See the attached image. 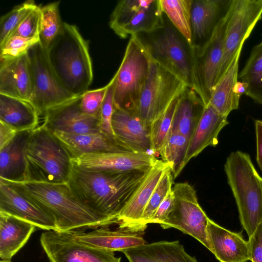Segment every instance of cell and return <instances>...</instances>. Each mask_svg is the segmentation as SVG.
<instances>
[{"label": "cell", "instance_id": "cell-44", "mask_svg": "<svg viewBox=\"0 0 262 262\" xmlns=\"http://www.w3.org/2000/svg\"><path fill=\"white\" fill-rule=\"evenodd\" d=\"M174 203V195L171 190L161 203L155 214L150 221V223L161 224L167 218L171 211Z\"/></svg>", "mask_w": 262, "mask_h": 262}, {"label": "cell", "instance_id": "cell-24", "mask_svg": "<svg viewBox=\"0 0 262 262\" xmlns=\"http://www.w3.org/2000/svg\"><path fill=\"white\" fill-rule=\"evenodd\" d=\"M228 123L227 116L220 115L209 105H205L189 141L184 165L207 147L215 146L220 132Z\"/></svg>", "mask_w": 262, "mask_h": 262}, {"label": "cell", "instance_id": "cell-17", "mask_svg": "<svg viewBox=\"0 0 262 262\" xmlns=\"http://www.w3.org/2000/svg\"><path fill=\"white\" fill-rule=\"evenodd\" d=\"M80 96L49 110L42 125L52 132L82 134L101 132L100 118L84 114L80 107Z\"/></svg>", "mask_w": 262, "mask_h": 262}, {"label": "cell", "instance_id": "cell-29", "mask_svg": "<svg viewBox=\"0 0 262 262\" xmlns=\"http://www.w3.org/2000/svg\"><path fill=\"white\" fill-rule=\"evenodd\" d=\"M39 116L38 112L30 102L0 94V121L17 132L36 128Z\"/></svg>", "mask_w": 262, "mask_h": 262}, {"label": "cell", "instance_id": "cell-16", "mask_svg": "<svg viewBox=\"0 0 262 262\" xmlns=\"http://www.w3.org/2000/svg\"><path fill=\"white\" fill-rule=\"evenodd\" d=\"M157 160L149 153L99 152L84 154L73 159V162L88 169L121 172L148 170Z\"/></svg>", "mask_w": 262, "mask_h": 262}, {"label": "cell", "instance_id": "cell-34", "mask_svg": "<svg viewBox=\"0 0 262 262\" xmlns=\"http://www.w3.org/2000/svg\"><path fill=\"white\" fill-rule=\"evenodd\" d=\"M189 141L184 136L171 133L168 139L159 151L162 161L169 163L174 179L181 173L184 167V160Z\"/></svg>", "mask_w": 262, "mask_h": 262}, {"label": "cell", "instance_id": "cell-36", "mask_svg": "<svg viewBox=\"0 0 262 262\" xmlns=\"http://www.w3.org/2000/svg\"><path fill=\"white\" fill-rule=\"evenodd\" d=\"M181 95L174 99L162 116L150 125V151L153 152H159L171 134L174 112Z\"/></svg>", "mask_w": 262, "mask_h": 262}, {"label": "cell", "instance_id": "cell-40", "mask_svg": "<svg viewBox=\"0 0 262 262\" xmlns=\"http://www.w3.org/2000/svg\"><path fill=\"white\" fill-rule=\"evenodd\" d=\"M41 21L40 7L36 5L24 18L9 37L18 36L28 38H39Z\"/></svg>", "mask_w": 262, "mask_h": 262}, {"label": "cell", "instance_id": "cell-14", "mask_svg": "<svg viewBox=\"0 0 262 262\" xmlns=\"http://www.w3.org/2000/svg\"><path fill=\"white\" fill-rule=\"evenodd\" d=\"M40 243L50 262H121L114 251L80 244L68 232L46 231Z\"/></svg>", "mask_w": 262, "mask_h": 262}, {"label": "cell", "instance_id": "cell-26", "mask_svg": "<svg viewBox=\"0 0 262 262\" xmlns=\"http://www.w3.org/2000/svg\"><path fill=\"white\" fill-rule=\"evenodd\" d=\"M53 133L67 149L73 159L90 153L130 151L119 144L114 137L101 132L82 134L60 132Z\"/></svg>", "mask_w": 262, "mask_h": 262}, {"label": "cell", "instance_id": "cell-37", "mask_svg": "<svg viewBox=\"0 0 262 262\" xmlns=\"http://www.w3.org/2000/svg\"><path fill=\"white\" fill-rule=\"evenodd\" d=\"M174 179L170 167L164 173L145 207L141 223L144 230L161 203L171 190Z\"/></svg>", "mask_w": 262, "mask_h": 262}, {"label": "cell", "instance_id": "cell-6", "mask_svg": "<svg viewBox=\"0 0 262 262\" xmlns=\"http://www.w3.org/2000/svg\"><path fill=\"white\" fill-rule=\"evenodd\" d=\"M150 57L138 35L130 36L120 66L113 76L114 107L135 112L145 84Z\"/></svg>", "mask_w": 262, "mask_h": 262}, {"label": "cell", "instance_id": "cell-42", "mask_svg": "<svg viewBox=\"0 0 262 262\" xmlns=\"http://www.w3.org/2000/svg\"><path fill=\"white\" fill-rule=\"evenodd\" d=\"M107 85L96 90H88L80 96V107L85 114L100 118L101 105Z\"/></svg>", "mask_w": 262, "mask_h": 262}, {"label": "cell", "instance_id": "cell-27", "mask_svg": "<svg viewBox=\"0 0 262 262\" xmlns=\"http://www.w3.org/2000/svg\"><path fill=\"white\" fill-rule=\"evenodd\" d=\"M32 224L0 212V258L11 260L35 230Z\"/></svg>", "mask_w": 262, "mask_h": 262}, {"label": "cell", "instance_id": "cell-10", "mask_svg": "<svg viewBox=\"0 0 262 262\" xmlns=\"http://www.w3.org/2000/svg\"><path fill=\"white\" fill-rule=\"evenodd\" d=\"M261 18L262 0L232 1L226 15L223 54L217 82L226 72L238 50L243 46Z\"/></svg>", "mask_w": 262, "mask_h": 262}, {"label": "cell", "instance_id": "cell-1", "mask_svg": "<svg viewBox=\"0 0 262 262\" xmlns=\"http://www.w3.org/2000/svg\"><path fill=\"white\" fill-rule=\"evenodd\" d=\"M149 169L105 172L85 168L73 162L67 183L73 195L80 202L111 225L117 223L120 212Z\"/></svg>", "mask_w": 262, "mask_h": 262}, {"label": "cell", "instance_id": "cell-41", "mask_svg": "<svg viewBox=\"0 0 262 262\" xmlns=\"http://www.w3.org/2000/svg\"><path fill=\"white\" fill-rule=\"evenodd\" d=\"M107 85L106 92L100 110L99 126L101 133L114 137L112 127V117L114 110L113 78Z\"/></svg>", "mask_w": 262, "mask_h": 262}, {"label": "cell", "instance_id": "cell-43", "mask_svg": "<svg viewBox=\"0 0 262 262\" xmlns=\"http://www.w3.org/2000/svg\"><path fill=\"white\" fill-rule=\"evenodd\" d=\"M250 260L262 262V222L257 226L253 233L249 237Z\"/></svg>", "mask_w": 262, "mask_h": 262}, {"label": "cell", "instance_id": "cell-45", "mask_svg": "<svg viewBox=\"0 0 262 262\" xmlns=\"http://www.w3.org/2000/svg\"><path fill=\"white\" fill-rule=\"evenodd\" d=\"M17 133L10 126L0 121V149L8 145Z\"/></svg>", "mask_w": 262, "mask_h": 262}, {"label": "cell", "instance_id": "cell-48", "mask_svg": "<svg viewBox=\"0 0 262 262\" xmlns=\"http://www.w3.org/2000/svg\"><path fill=\"white\" fill-rule=\"evenodd\" d=\"M0 262H11V260H1Z\"/></svg>", "mask_w": 262, "mask_h": 262}, {"label": "cell", "instance_id": "cell-4", "mask_svg": "<svg viewBox=\"0 0 262 262\" xmlns=\"http://www.w3.org/2000/svg\"><path fill=\"white\" fill-rule=\"evenodd\" d=\"M25 160V181L67 183L73 166V158L67 149L42 125L31 132Z\"/></svg>", "mask_w": 262, "mask_h": 262}, {"label": "cell", "instance_id": "cell-39", "mask_svg": "<svg viewBox=\"0 0 262 262\" xmlns=\"http://www.w3.org/2000/svg\"><path fill=\"white\" fill-rule=\"evenodd\" d=\"M39 41V38H28L18 36L9 37L0 47V61L15 58L27 53Z\"/></svg>", "mask_w": 262, "mask_h": 262}, {"label": "cell", "instance_id": "cell-19", "mask_svg": "<svg viewBox=\"0 0 262 262\" xmlns=\"http://www.w3.org/2000/svg\"><path fill=\"white\" fill-rule=\"evenodd\" d=\"M0 212L28 222L42 230L57 231L55 223L50 216L1 179Z\"/></svg>", "mask_w": 262, "mask_h": 262}, {"label": "cell", "instance_id": "cell-7", "mask_svg": "<svg viewBox=\"0 0 262 262\" xmlns=\"http://www.w3.org/2000/svg\"><path fill=\"white\" fill-rule=\"evenodd\" d=\"M187 86L178 76L150 57L148 74L136 113L150 126Z\"/></svg>", "mask_w": 262, "mask_h": 262}, {"label": "cell", "instance_id": "cell-47", "mask_svg": "<svg viewBox=\"0 0 262 262\" xmlns=\"http://www.w3.org/2000/svg\"><path fill=\"white\" fill-rule=\"evenodd\" d=\"M248 84L242 81H237L234 86V92L241 97L243 94H246L248 89Z\"/></svg>", "mask_w": 262, "mask_h": 262}, {"label": "cell", "instance_id": "cell-2", "mask_svg": "<svg viewBox=\"0 0 262 262\" xmlns=\"http://www.w3.org/2000/svg\"><path fill=\"white\" fill-rule=\"evenodd\" d=\"M3 180L50 216L57 232L110 226L73 195L67 183Z\"/></svg>", "mask_w": 262, "mask_h": 262}, {"label": "cell", "instance_id": "cell-28", "mask_svg": "<svg viewBox=\"0 0 262 262\" xmlns=\"http://www.w3.org/2000/svg\"><path fill=\"white\" fill-rule=\"evenodd\" d=\"M241 47L236 53L227 71L215 84L208 105L221 115L227 116L239 106L240 97L234 92L238 81L239 59Z\"/></svg>", "mask_w": 262, "mask_h": 262}, {"label": "cell", "instance_id": "cell-33", "mask_svg": "<svg viewBox=\"0 0 262 262\" xmlns=\"http://www.w3.org/2000/svg\"><path fill=\"white\" fill-rule=\"evenodd\" d=\"M162 11L191 46L192 43L191 11L193 0H159Z\"/></svg>", "mask_w": 262, "mask_h": 262}, {"label": "cell", "instance_id": "cell-13", "mask_svg": "<svg viewBox=\"0 0 262 262\" xmlns=\"http://www.w3.org/2000/svg\"><path fill=\"white\" fill-rule=\"evenodd\" d=\"M160 33L149 42H143L149 56L191 86V57L187 48L177 30L164 26Z\"/></svg>", "mask_w": 262, "mask_h": 262}, {"label": "cell", "instance_id": "cell-12", "mask_svg": "<svg viewBox=\"0 0 262 262\" xmlns=\"http://www.w3.org/2000/svg\"><path fill=\"white\" fill-rule=\"evenodd\" d=\"M172 191V208L160 226L163 229L177 228L196 238L210 251L206 231L209 218L200 205L195 189L183 182L175 184Z\"/></svg>", "mask_w": 262, "mask_h": 262}, {"label": "cell", "instance_id": "cell-5", "mask_svg": "<svg viewBox=\"0 0 262 262\" xmlns=\"http://www.w3.org/2000/svg\"><path fill=\"white\" fill-rule=\"evenodd\" d=\"M224 169L241 224L250 237L262 222V178L249 155L239 150L229 155Z\"/></svg>", "mask_w": 262, "mask_h": 262}, {"label": "cell", "instance_id": "cell-30", "mask_svg": "<svg viewBox=\"0 0 262 262\" xmlns=\"http://www.w3.org/2000/svg\"><path fill=\"white\" fill-rule=\"evenodd\" d=\"M205 105L191 86H187L180 97L171 133H179L189 141L199 122Z\"/></svg>", "mask_w": 262, "mask_h": 262}, {"label": "cell", "instance_id": "cell-3", "mask_svg": "<svg viewBox=\"0 0 262 262\" xmlns=\"http://www.w3.org/2000/svg\"><path fill=\"white\" fill-rule=\"evenodd\" d=\"M89 45L74 25L63 23L59 34L46 49L50 65L58 81L69 93L79 97L93 81Z\"/></svg>", "mask_w": 262, "mask_h": 262}, {"label": "cell", "instance_id": "cell-23", "mask_svg": "<svg viewBox=\"0 0 262 262\" xmlns=\"http://www.w3.org/2000/svg\"><path fill=\"white\" fill-rule=\"evenodd\" d=\"M0 61V94L29 102L32 81L27 54Z\"/></svg>", "mask_w": 262, "mask_h": 262}, {"label": "cell", "instance_id": "cell-9", "mask_svg": "<svg viewBox=\"0 0 262 262\" xmlns=\"http://www.w3.org/2000/svg\"><path fill=\"white\" fill-rule=\"evenodd\" d=\"M226 16L210 38L201 46H189L191 86L203 101L209 103L217 78L224 50Z\"/></svg>", "mask_w": 262, "mask_h": 262}, {"label": "cell", "instance_id": "cell-11", "mask_svg": "<svg viewBox=\"0 0 262 262\" xmlns=\"http://www.w3.org/2000/svg\"><path fill=\"white\" fill-rule=\"evenodd\" d=\"M163 14L159 0L120 1L112 11L109 26L121 38L152 33L164 27Z\"/></svg>", "mask_w": 262, "mask_h": 262}, {"label": "cell", "instance_id": "cell-22", "mask_svg": "<svg viewBox=\"0 0 262 262\" xmlns=\"http://www.w3.org/2000/svg\"><path fill=\"white\" fill-rule=\"evenodd\" d=\"M210 251L220 262H246L250 260L249 246L238 233L209 219L206 229Z\"/></svg>", "mask_w": 262, "mask_h": 262}, {"label": "cell", "instance_id": "cell-8", "mask_svg": "<svg viewBox=\"0 0 262 262\" xmlns=\"http://www.w3.org/2000/svg\"><path fill=\"white\" fill-rule=\"evenodd\" d=\"M30 67L32 94L29 102L39 116L77 97L66 90L58 81L49 61L46 49L39 41L27 52Z\"/></svg>", "mask_w": 262, "mask_h": 262}, {"label": "cell", "instance_id": "cell-21", "mask_svg": "<svg viewBox=\"0 0 262 262\" xmlns=\"http://www.w3.org/2000/svg\"><path fill=\"white\" fill-rule=\"evenodd\" d=\"M232 1L193 0L191 46H201L210 38L219 23L226 15Z\"/></svg>", "mask_w": 262, "mask_h": 262}, {"label": "cell", "instance_id": "cell-38", "mask_svg": "<svg viewBox=\"0 0 262 262\" xmlns=\"http://www.w3.org/2000/svg\"><path fill=\"white\" fill-rule=\"evenodd\" d=\"M36 5L33 1H27L14 7L0 19V47L10 36L26 15Z\"/></svg>", "mask_w": 262, "mask_h": 262}, {"label": "cell", "instance_id": "cell-35", "mask_svg": "<svg viewBox=\"0 0 262 262\" xmlns=\"http://www.w3.org/2000/svg\"><path fill=\"white\" fill-rule=\"evenodd\" d=\"M59 2L40 7L41 21L39 41L46 49L59 34L63 26L59 11Z\"/></svg>", "mask_w": 262, "mask_h": 262}, {"label": "cell", "instance_id": "cell-15", "mask_svg": "<svg viewBox=\"0 0 262 262\" xmlns=\"http://www.w3.org/2000/svg\"><path fill=\"white\" fill-rule=\"evenodd\" d=\"M170 165L157 160L149 168L144 179L120 212L117 220L118 228L144 233L141 223L145 207L158 183Z\"/></svg>", "mask_w": 262, "mask_h": 262}, {"label": "cell", "instance_id": "cell-32", "mask_svg": "<svg viewBox=\"0 0 262 262\" xmlns=\"http://www.w3.org/2000/svg\"><path fill=\"white\" fill-rule=\"evenodd\" d=\"M238 79L248 84L245 95L262 105V40L252 49Z\"/></svg>", "mask_w": 262, "mask_h": 262}, {"label": "cell", "instance_id": "cell-25", "mask_svg": "<svg viewBox=\"0 0 262 262\" xmlns=\"http://www.w3.org/2000/svg\"><path fill=\"white\" fill-rule=\"evenodd\" d=\"M129 262H198L178 241H159L122 251Z\"/></svg>", "mask_w": 262, "mask_h": 262}, {"label": "cell", "instance_id": "cell-18", "mask_svg": "<svg viewBox=\"0 0 262 262\" xmlns=\"http://www.w3.org/2000/svg\"><path fill=\"white\" fill-rule=\"evenodd\" d=\"M112 127L115 139L121 146L132 152L149 153L150 126L135 112L114 107Z\"/></svg>", "mask_w": 262, "mask_h": 262}, {"label": "cell", "instance_id": "cell-46", "mask_svg": "<svg viewBox=\"0 0 262 262\" xmlns=\"http://www.w3.org/2000/svg\"><path fill=\"white\" fill-rule=\"evenodd\" d=\"M256 140V161L262 171V120L255 121Z\"/></svg>", "mask_w": 262, "mask_h": 262}, {"label": "cell", "instance_id": "cell-20", "mask_svg": "<svg viewBox=\"0 0 262 262\" xmlns=\"http://www.w3.org/2000/svg\"><path fill=\"white\" fill-rule=\"evenodd\" d=\"M78 243L84 245L112 251H121L146 244L144 233L117 228L111 230L102 226L86 232L83 230L68 231Z\"/></svg>", "mask_w": 262, "mask_h": 262}, {"label": "cell", "instance_id": "cell-31", "mask_svg": "<svg viewBox=\"0 0 262 262\" xmlns=\"http://www.w3.org/2000/svg\"><path fill=\"white\" fill-rule=\"evenodd\" d=\"M31 131L18 132L8 145L0 149V179L25 181V150Z\"/></svg>", "mask_w": 262, "mask_h": 262}]
</instances>
